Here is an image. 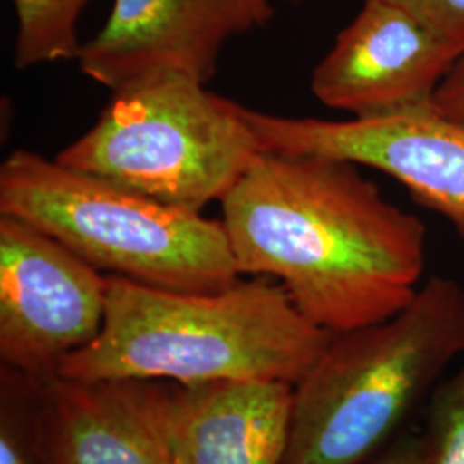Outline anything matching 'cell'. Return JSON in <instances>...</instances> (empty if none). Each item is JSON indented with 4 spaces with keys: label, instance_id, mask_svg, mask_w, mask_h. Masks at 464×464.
Wrapping results in <instances>:
<instances>
[{
    "label": "cell",
    "instance_id": "6da1fadb",
    "mask_svg": "<svg viewBox=\"0 0 464 464\" xmlns=\"http://www.w3.org/2000/svg\"><path fill=\"white\" fill-rule=\"evenodd\" d=\"M220 203L239 274L279 282L324 331L381 324L421 285L425 224L356 164L262 151Z\"/></svg>",
    "mask_w": 464,
    "mask_h": 464
},
{
    "label": "cell",
    "instance_id": "7a4b0ae2",
    "mask_svg": "<svg viewBox=\"0 0 464 464\" xmlns=\"http://www.w3.org/2000/svg\"><path fill=\"white\" fill-rule=\"evenodd\" d=\"M331 335L268 277L239 279L218 293H181L107 276L102 331L67 358L59 377L295 385Z\"/></svg>",
    "mask_w": 464,
    "mask_h": 464
},
{
    "label": "cell",
    "instance_id": "3957f363",
    "mask_svg": "<svg viewBox=\"0 0 464 464\" xmlns=\"http://www.w3.org/2000/svg\"><path fill=\"white\" fill-rule=\"evenodd\" d=\"M463 356L464 285L449 277L423 282L398 315L332 334L293 385L282 464L368 463Z\"/></svg>",
    "mask_w": 464,
    "mask_h": 464
},
{
    "label": "cell",
    "instance_id": "277c9868",
    "mask_svg": "<svg viewBox=\"0 0 464 464\" xmlns=\"http://www.w3.org/2000/svg\"><path fill=\"white\" fill-rule=\"evenodd\" d=\"M0 216L63 243L105 276L181 293L226 291L239 274L222 220L141 197L16 150L0 167Z\"/></svg>",
    "mask_w": 464,
    "mask_h": 464
},
{
    "label": "cell",
    "instance_id": "5b68a950",
    "mask_svg": "<svg viewBox=\"0 0 464 464\" xmlns=\"http://www.w3.org/2000/svg\"><path fill=\"white\" fill-rule=\"evenodd\" d=\"M260 153L245 105L198 80L169 74L112 93L99 121L55 160L201 214Z\"/></svg>",
    "mask_w": 464,
    "mask_h": 464
},
{
    "label": "cell",
    "instance_id": "8992f818",
    "mask_svg": "<svg viewBox=\"0 0 464 464\" xmlns=\"http://www.w3.org/2000/svg\"><path fill=\"white\" fill-rule=\"evenodd\" d=\"M107 276L34 226L0 216V365L55 381L97 339Z\"/></svg>",
    "mask_w": 464,
    "mask_h": 464
},
{
    "label": "cell",
    "instance_id": "52a82bcc",
    "mask_svg": "<svg viewBox=\"0 0 464 464\" xmlns=\"http://www.w3.org/2000/svg\"><path fill=\"white\" fill-rule=\"evenodd\" d=\"M262 151L322 155L370 167L448 218L464 239V126L430 109L370 119L266 114L246 107Z\"/></svg>",
    "mask_w": 464,
    "mask_h": 464
},
{
    "label": "cell",
    "instance_id": "ba28073f",
    "mask_svg": "<svg viewBox=\"0 0 464 464\" xmlns=\"http://www.w3.org/2000/svg\"><path fill=\"white\" fill-rule=\"evenodd\" d=\"M274 14L272 0H114L76 63L112 93L169 74L207 84L232 36L264 28Z\"/></svg>",
    "mask_w": 464,
    "mask_h": 464
},
{
    "label": "cell",
    "instance_id": "9c48e42d",
    "mask_svg": "<svg viewBox=\"0 0 464 464\" xmlns=\"http://www.w3.org/2000/svg\"><path fill=\"white\" fill-rule=\"evenodd\" d=\"M459 52L387 0H363L316 64V100L353 119L430 109Z\"/></svg>",
    "mask_w": 464,
    "mask_h": 464
},
{
    "label": "cell",
    "instance_id": "30bf717a",
    "mask_svg": "<svg viewBox=\"0 0 464 464\" xmlns=\"http://www.w3.org/2000/svg\"><path fill=\"white\" fill-rule=\"evenodd\" d=\"M159 413L176 464H282L293 385L157 382Z\"/></svg>",
    "mask_w": 464,
    "mask_h": 464
},
{
    "label": "cell",
    "instance_id": "8fae6325",
    "mask_svg": "<svg viewBox=\"0 0 464 464\" xmlns=\"http://www.w3.org/2000/svg\"><path fill=\"white\" fill-rule=\"evenodd\" d=\"M53 464H176L159 413L157 382L47 383Z\"/></svg>",
    "mask_w": 464,
    "mask_h": 464
},
{
    "label": "cell",
    "instance_id": "7c38bea8",
    "mask_svg": "<svg viewBox=\"0 0 464 464\" xmlns=\"http://www.w3.org/2000/svg\"><path fill=\"white\" fill-rule=\"evenodd\" d=\"M0 464H53L47 383L0 365Z\"/></svg>",
    "mask_w": 464,
    "mask_h": 464
},
{
    "label": "cell",
    "instance_id": "4fadbf2b",
    "mask_svg": "<svg viewBox=\"0 0 464 464\" xmlns=\"http://www.w3.org/2000/svg\"><path fill=\"white\" fill-rule=\"evenodd\" d=\"M88 0H13L17 32L14 66L76 61L82 45L78 23Z\"/></svg>",
    "mask_w": 464,
    "mask_h": 464
},
{
    "label": "cell",
    "instance_id": "5bb4252c",
    "mask_svg": "<svg viewBox=\"0 0 464 464\" xmlns=\"http://www.w3.org/2000/svg\"><path fill=\"white\" fill-rule=\"evenodd\" d=\"M425 433L435 464H464V356L429 399Z\"/></svg>",
    "mask_w": 464,
    "mask_h": 464
},
{
    "label": "cell",
    "instance_id": "9a60e30c",
    "mask_svg": "<svg viewBox=\"0 0 464 464\" xmlns=\"http://www.w3.org/2000/svg\"><path fill=\"white\" fill-rule=\"evenodd\" d=\"M392 2L459 53L464 52V0H387Z\"/></svg>",
    "mask_w": 464,
    "mask_h": 464
},
{
    "label": "cell",
    "instance_id": "2e32d148",
    "mask_svg": "<svg viewBox=\"0 0 464 464\" xmlns=\"http://www.w3.org/2000/svg\"><path fill=\"white\" fill-rule=\"evenodd\" d=\"M366 464H435V456L425 431H402Z\"/></svg>",
    "mask_w": 464,
    "mask_h": 464
},
{
    "label": "cell",
    "instance_id": "e0dca14e",
    "mask_svg": "<svg viewBox=\"0 0 464 464\" xmlns=\"http://www.w3.org/2000/svg\"><path fill=\"white\" fill-rule=\"evenodd\" d=\"M431 111L464 126V52L456 57L446 78L435 90Z\"/></svg>",
    "mask_w": 464,
    "mask_h": 464
},
{
    "label": "cell",
    "instance_id": "ac0fdd59",
    "mask_svg": "<svg viewBox=\"0 0 464 464\" xmlns=\"http://www.w3.org/2000/svg\"><path fill=\"white\" fill-rule=\"evenodd\" d=\"M285 2H289V4H299V2H303V0H285Z\"/></svg>",
    "mask_w": 464,
    "mask_h": 464
}]
</instances>
